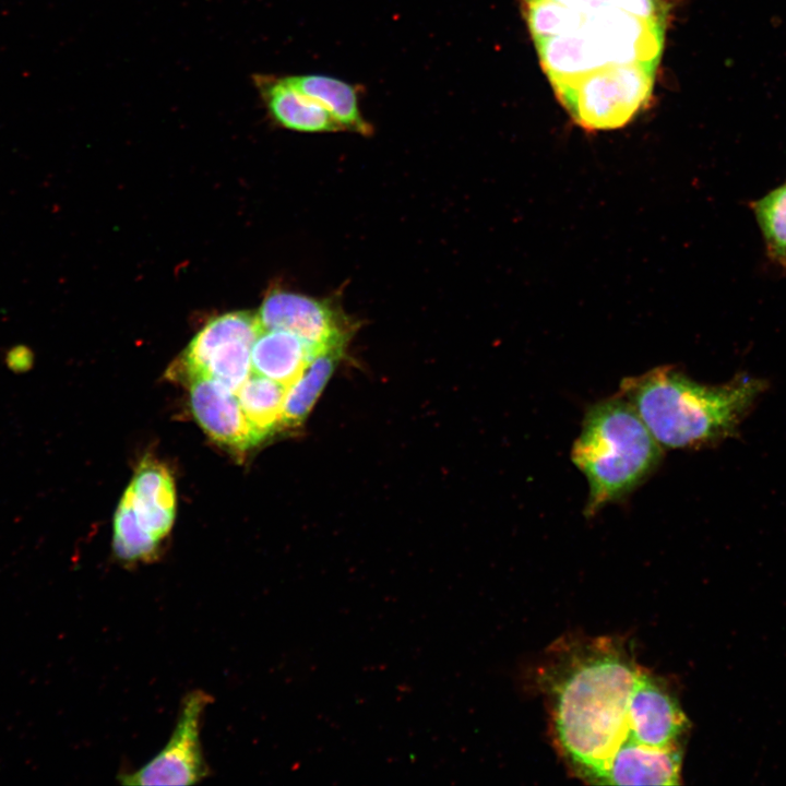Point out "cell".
Here are the masks:
<instances>
[{
	"label": "cell",
	"instance_id": "1",
	"mask_svg": "<svg viewBox=\"0 0 786 786\" xmlns=\"http://www.w3.org/2000/svg\"><path fill=\"white\" fill-rule=\"evenodd\" d=\"M548 671L553 730L575 773L603 785L679 784L689 722L619 642L570 645Z\"/></svg>",
	"mask_w": 786,
	"mask_h": 786
},
{
	"label": "cell",
	"instance_id": "2",
	"mask_svg": "<svg viewBox=\"0 0 786 786\" xmlns=\"http://www.w3.org/2000/svg\"><path fill=\"white\" fill-rule=\"evenodd\" d=\"M541 68L586 130L618 129L652 96L663 55V0H519Z\"/></svg>",
	"mask_w": 786,
	"mask_h": 786
},
{
	"label": "cell",
	"instance_id": "3",
	"mask_svg": "<svg viewBox=\"0 0 786 786\" xmlns=\"http://www.w3.org/2000/svg\"><path fill=\"white\" fill-rule=\"evenodd\" d=\"M766 386L749 374L706 385L660 367L624 379L621 395L662 448L693 449L734 437Z\"/></svg>",
	"mask_w": 786,
	"mask_h": 786
},
{
	"label": "cell",
	"instance_id": "4",
	"mask_svg": "<svg viewBox=\"0 0 786 786\" xmlns=\"http://www.w3.org/2000/svg\"><path fill=\"white\" fill-rule=\"evenodd\" d=\"M662 455L663 448L622 395L592 405L571 451L588 483L585 514L628 496L655 471Z\"/></svg>",
	"mask_w": 786,
	"mask_h": 786
},
{
	"label": "cell",
	"instance_id": "5",
	"mask_svg": "<svg viewBox=\"0 0 786 786\" xmlns=\"http://www.w3.org/2000/svg\"><path fill=\"white\" fill-rule=\"evenodd\" d=\"M257 314L230 312L210 321L190 342L183 365L237 393L252 374L251 348L261 332Z\"/></svg>",
	"mask_w": 786,
	"mask_h": 786
},
{
	"label": "cell",
	"instance_id": "6",
	"mask_svg": "<svg viewBox=\"0 0 786 786\" xmlns=\"http://www.w3.org/2000/svg\"><path fill=\"white\" fill-rule=\"evenodd\" d=\"M212 696L203 690L190 691L183 698L174 731L165 747L134 772L118 776L120 784L192 785L209 775L203 758L201 719Z\"/></svg>",
	"mask_w": 786,
	"mask_h": 786
},
{
	"label": "cell",
	"instance_id": "7",
	"mask_svg": "<svg viewBox=\"0 0 786 786\" xmlns=\"http://www.w3.org/2000/svg\"><path fill=\"white\" fill-rule=\"evenodd\" d=\"M257 318L264 330L295 334L315 353L343 352L349 338L347 318L330 300L285 291H272Z\"/></svg>",
	"mask_w": 786,
	"mask_h": 786
},
{
	"label": "cell",
	"instance_id": "8",
	"mask_svg": "<svg viewBox=\"0 0 786 786\" xmlns=\"http://www.w3.org/2000/svg\"><path fill=\"white\" fill-rule=\"evenodd\" d=\"M189 381L192 413L213 440L237 450H247L261 441L236 393L206 376H191Z\"/></svg>",
	"mask_w": 786,
	"mask_h": 786
},
{
	"label": "cell",
	"instance_id": "9",
	"mask_svg": "<svg viewBox=\"0 0 786 786\" xmlns=\"http://www.w3.org/2000/svg\"><path fill=\"white\" fill-rule=\"evenodd\" d=\"M123 497L131 504L140 524L156 539L170 532L175 520V486L166 467L143 461Z\"/></svg>",
	"mask_w": 786,
	"mask_h": 786
},
{
	"label": "cell",
	"instance_id": "10",
	"mask_svg": "<svg viewBox=\"0 0 786 786\" xmlns=\"http://www.w3.org/2000/svg\"><path fill=\"white\" fill-rule=\"evenodd\" d=\"M254 83L270 114L281 126L312 133L343 130L325 108L293 87L285 78L255 75Z\"/></svg>",
	"mask_w": 786,
	"mask_h": 786
},
{
	"label": "cell",
	"instance_id": "11",
	"mask_svg": "<svg viewBox=\"0 0 786 786\" xmlns=\"http://www.w3.org/2000/svg\"><path fill=\"white\" fill-rule=\"evenodd\" d=\"M317 354L293 333L262 329L251 348L252 372L288 386Z\"/></svg>",
	"mask_w": 786,
	"mask_h": 786
},
{
	"label": "cell",
	"instance_id": "12",
	"mask_svg": "<svg viewBox=\"0 0 786 786\" xmlns=\"http://www.w3.org/2000/svg\"><path fill=\"white\" fill-rule=\"evenodd\" d=\"M285 79L297 91L325 108L343 130L364 135L371 133V127L359 109L357 87L322 74L290 75Z\"/></svg>",
	"mask_w": 786,
	"mask_h": 786
},
{
	"label": "cell",
	"instance_id": "13",
	"mask_svg": "<svg viewBox=\"0 0 786 786\" xmlns=\"http://www.w3.org/2000/svg\"><path fill=\"white\" fill-rule=\"evenodd\" d=\"M341 350L314 355L298 378L287 386L281 427H297L308 416L330 380Z\"/></svg>",
	"mask_w": 786,
	"mask_h": 786
},
{
	"label": "cell",
	"instance_id": "14",
	"mask_svg": "<svg viewBox=\"0 0 786 786\" xmlns=\"http://www.w3.org/2000/svg\"><path fill=\"white\" fill-rule=\"evenodd\" d=\"M287 386L252 372L237 391L240 406L262 440L281 427Z\"/></svg>",
	"mask_w": 786,
	"mask_h": 786
},
{
	"label": "cell",
	"instance_id": "15",
	"mask_svg": "<svg viewBox=\"0 0 786 786\" xmlns=\"http://www.w3.org/2000/svg\"><path fill=\"white\" fill-rule=\"evenodd\" d=\"M160 541L138 521L129 503L122 497L114 519L112 549L122 562H151L157 559Z\"/></svg>",
	"mask_w": 786,
	"mask_h": 786
},
{
	"label": "cell",
	"instance_id": "16",
	"mask_svg": "<svg viewBox=\"0 0 786 786\" xmlns=\"http://www.w3.org/2000/svg\"><path fill=\"white\" fill-rule=\"evenodd\" d=\"M766 253L786 269V181L751 204Z\"/></svg>",
	"mask_w": 786,
	"mask_h": 786
},
{
	"label": "cell",
	"instance_id": "17",
	"mask_svg": "<svg viewBox=\"0 0 786 786\" xmlns=\"http://www.w3.org/2000/svg\"><path fill=\"white\" fill-rule=\"evenodd\" d=\"M35 361L33 350L25 345H15L8 349L4 355L7 367L15 372L23 373L29 371Z\"/></svg>",
	"mask_w": 786,
	"mask_h": 786
}]
</instances>
